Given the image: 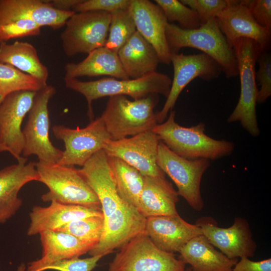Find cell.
<instances>
[{
    "label": "cell",
    "instance_id": "d4e9b609",
    "mask_svg": "<svg viewBox=\"0 0 271 271\" xmlns=\"http://www.w3.org/2000/svg\"><path fill=\"white\" fill-rule=\"evenodd\" d=\"M179 194L165 177L144 176L137 209L145 217L174 215Z\"/></svg>",
    "mask_w": 271,
    "mask_h": 271
},
{
    "label": "cell",
    "instance_id": "cb8c5ba5",
    "mask_svg": "<svg viewBox=\"0 0 271 271\" xmlns=\"http://www.w3.org/2000/svg\"><path fill=\"white\" fill-rule=\"evenodd\" d=\"M39 235L42 255L38 259L30 262L25 271H43L46 266L55 262L79 257L93 247L62 231L45 230Z\"/></svg>",
    "mask_w": 271,
    "mask_h": 271
},
{
    "label": "cell",
    "instance_id": "30bf717a",
    "mask_svg": "<svg viewBox=\"0 0 271 271\" xmlns=\"http://www.w3.org/2000/svg\"><path fill=\"white\" fill-rule=\"evenodd\" d=\"M110 20L111 14L105 12L75 13L67 21L60 36L65 55L73 56L80 53L89 54L104 47Z\"/></svg>",
    "mask_w": 271,
    "mask_h": 271
},
{
    "label": "cell",
    "instance_id": "d590c367",
    "mask_svg": "<svg viewBox=\"0 0 271 271\" xmlns=\"http://www.w3.org/2000/svg\"><path fill=\"white\" fill-rule=\"evenodd\" d=\"M41 27L31 20L20 19L0 25V43L10 39L39 35Z\"/></svg>",
    "mask_w": 271,
    "mask_h": 271
},
{
    "label": "cell",
    "instance_id": "4316f807",
    "mask_svg": "<svg viewBox=\"0 0 271 271\" xmlns=\"http://www.w3.org/2000/svg\"><path fill=\"white\" fill-rule=\"evenodd\" d=\"M117 55L125 72L131 79L156 72L160 62L155 48L138 31L118 50Z\"/></svg>",
    "mask_w": 271,
    "mask_h": 271
},
{
    "label": "cell",
    "instance_id": "b9f144b4",
    "mask_svg": "<svg viewBox=\"0 0 271 271\" xmlns=\"http://www.w3.org/2000/svg\"><path fill=\"white\" fill-rule=\"evenodd\" d=\"M82 0H53L50 1L52 6L61 11H72L73 8Z\"/></svg>",
    "mask_w": 271,
    "mask_h": 271
},
{
    "label": "cell",
    "instance_id": "83f0119b",
    "mask_svg": "<svg viewBox=\"0 0 271 271\" xmlns=\"http://www.w3.org/2000/svg\"><path fill=\"white\" fill-rule=\"evenodd\" d=\"M65 77L109 76L121 80L129 79L117 54L105 47L96 49L88 54L82 61L68 63L64 67Z\"/></svg>",
    "mask_w": 271,
    "mask_h": 271
},
{
    "label": "cell",
    "instance_id": "836d02e7",
    "mask_svg": "<svg viewBox=\"0 0 271 271\" xmlns=\"http://www.w3.org/2000/svg\"><path fill=\"white\" fill-rule=\"evenodd\" d=\"M163 11L168 23L177 22L180 28L194 30L200 27V20L195 11L178 0H155Z\"/></svg>",
    "mask_w": 271,
    "mask_h": 271
},
{
    "label": "cell",
    "instance_id": "277c9868",
    "mask_svg": "<svg viewBox=\"0 0 271 271\" xmlns=\"http://www.w3.org/2000/svg\"><path fill=\"white\" fill-rule=\"evenodd\" d=\"M159 94L129 100L125 95L109 97L100 116L111 140H118L152 130L158 124L154 108Z\"/></svg>",
    "mask_w": 271,
    "mask_h": 271
},
{
    "label": "cell",
    "instance_id": "7a4b0ae2",
    "mask_svg": "<svg viewBox=\"0 0 271 271\" xmlns=\"http://www.w3.org/2000/svg\"><path fill=\"white\" fill-rule=\"evenodd\" d=\"M166 36L171 54H178L182 48H195L215 60L227 78L238 75L233 49L220 30L216 18L210 20L198 29L190 30L169 23Z\"/></svg>",
    "mask_w": 271,
    "mask_h": 271
},
{
    "label": "cell",
    "instance_id": "ffe728a7",
    "mask_svg": "<svg viewBox=\"0 0 271 271\" xmlns=\"http://www.w3.org/2000/svg\"><path fill=\"white\" fill-rule=\"evenodd\" d=\"M75 12L55 9L50 1L40 0H1L0 25L20 19H27L53 29L65 25Z\"/></svg>",
    "mask_w": 271,
    "mask_h": 271
},
{
    "label": "cell",
    "instance_id": "2e32d148",
    "mask_svg": "<svg viewBox=\"0 0 271 271\" xmlns=\"http://www.w3.org/2000/svg\"><path fill=\"white\" fill-rule=\"evenodd\" d=\"M195 224L209 242L229 258L254 256L257 244L252 238L249 223L245 218L235 217L232 225L227 228L219 227L210 217H200Z\"/></svg>",
    "mask_w": 271,
    "mask_h": 271
},
{
    "label": "cell",
    "instance_id": "f1b7e54d",
    "mask_svg": "<svg viewBox=\"0 0 271 271\" xmlns=\"http://www.w3.org/2000/svg\"><path fill=\"white\" fill-rule=\"evenodd\" d=\"M0 63L10 65L37 79L43 86L47 85V67L40 61L36 49L27 42L0 43Z\"/></svg>",
    "mask_w": 271,
    "mask_h": 271
},
{
    "label": "cell",
    "instance_id": "1f68e13d",
    "mask_svg": "<svg viewBox=\"0 0 271 271\" xmlns=\"http://www.w3.org/2000/svg\"><path fill=\"white\" fill-rule=\"evenodd\" d=\"M43 86L32 76L0 63V104L9 94L21 90L37 91Z\"/></svg>",
    "mask_w": 271,
    "mask_h": 271
},
{
    "label": "cell",
    "instance_id": "ba28073f",
    "mask_svg": "<svg viewBox=\"0 0 271 271\" xmlns=\"http://www.w3.org/2000/svg\"><path fill=\"white\" fill-rule=\"evenodd\" d=\"M185 268L175 253L160 249L144 233L119 249L108 271H183Z\"/></svg>",
    "mask_w": 271,
    "mask_h": 271
},
{
    "label": "cell",
    "instance_id": "7c38bea8",
    "mask_svg": "<svg viewBox=\"0 0 271 271\" xmlns=\"http://www.w3.org/2000/svg\"><path fill=\"white\" fill-rule=\"evenodd\" d=\"M171 63L174 69L169 93L162 109L156 112L158 123L164 122L169 112L173 110L184 88L193 80L199 78L206 81L217 79L222 72L219 64L205 53L184 55L171 54Z\"/></svg>",
    "mask_w": 271,
    "mask_h": 271
},
{
    "label": "cell",
    "instance_id": "4fadbf2b",
    "mask_svg": "<svg viewBox=\"0 0 271 271\" xmlns=\"http://www.w3.org/2000/svg\"><path fill=\"white\" fill-rule=\"evenodd\" d=\"M36 92L32 90L12 92L0 104V152H9L18 162L28 161L27 158L21 156L25 145L22 124Z\"/></svg>",
    "mask_w": 271,
    "mask_h": 271
},
{
    "label": "cell",
    "instance_id": "7bdbcfd3",
    "mask_svg": "<svg viewBox=\"0 0 271 271\" xmlns=\"http://www.w3.org/2000/svg\"><path fill=\"white\" fill-rule=\"evenodd\" d=\"M183 271H191V268L190 266L185 268V269Z\"/></svg>",
    "mask_w": 271,
    "mask_h": 271
},
{
    "label": "cell",
    "instance_id": "484cf974",
    "mask_svg": "<svg viewBox=\"0 0 271 271\" xmlns=\"http://www.w3.org/2000/svg\"><path fill=\"white\" fill-rule=\"evenodd\" d=\"M179 253L178 258L189 264L191 271H231L238 261L216 249L203 235L191 239Z\"/></svg>",
    "mask_w": 271,
    "mask_h": 271
},
{
    "label": "cell",
    "instance_id": "3957f363",
    "mask_svg": "<svg viewBox=\"0 0 271 271\" xmlns=\"http://www.w3.org/2000/svg\"><path fill=\"white\" fill-rule=\"evenodd\" d=\"M64 80L67 88L85 97L88 115L91 121L94 117L92 103L94 100L115 95L129 96L133 100H138L154 94L167 97L172 84L170 77L157 71L137 79L121 80L107 77L82 81L77 78L64 77Z\"/></svg>",
    "mask_w": 271,
    "mask_h": 271
},
{
    "label": "cell",
    "instance_id": "8d00e7d4",
    "mask_svg": "<svg viewBox=\"0 0 271 271\" xmlns=\"http://www.w3.org/2000/svg\"><path fill=\"white\" fill-rule=\"evenodd\" d=\"M182 3L196 12L200 26L216 18L228 5V0H181Z\"/></svg>",
    "mask_w": 271,
    "mask_h": 271
},
{
    "label": "cell",
    "instance_id": "d6a6232c",
    "mask_svg": "<svg viewBox=\"0 0 271 271\" xmlns=\"http://www.w3.org/2000/svg\"><path fill=\"white\" fill-rule=\"evenodd\" d=\"M104 227V216H92L73 220L56 231L69 233L94 247L99 241Z\"/></svg>",
    "mask_w": 271,
    "mask_h": 271
},
{
    "label": "cell",
    "instance_id": "5b68a950",
    "mask_svg": "<svg viewBox=\"0 0 271 271\" xmlns=\"http://www.w3.org/2000/svg\"><path fill=\"white\" fill-rule=\"evenodd\" d=\"M40 182L49 191L42 195L44 202L84 206L101 210L100 201L91 187L74 166L36 162Z\"/></svg>",
    "mask_w": 271,
    "mask_h": 271
},
{
    "label": "cell",
    "instance_id": "f35d334b",
    "mask_svg": "<svg viewBox=\"0 0 271 271\" xmlns=\"http://www.w3.org/2000/svg\"><path fill=\"white\" fill-rule=\"evenodd\" d=\"M131 0H82L72 9L75 13L100 11L111 13L128 9Z\"/></svg>",
    "mask_w": 271,
    "mask_h": 271
},
{
    "label": "cell",
    "instance_id": "f546056e",
    "mask_svg": "<svg viewBox=\"0 0 271 271\" xmlns=\"http://www.w3.org/2000/svg\"><path fill=\"white\" fill-rule=\"evenodd\" d=\"M107 160L120 198L137 208L144 187V176L120 159L107 156Z\"/></svg>",
    "mask_w": 271,
    "mask_h": 271
},
{
    "label": "cell",
    "instance_id": "9c48e42d",
    "mask_svg": "<svg viewBox=\"0 0 271 271\" xmlns=\"http://www.w3.org/2000/svg\"><path fill=\"white\" fill-rule=\"evenodd\" d=\"M157 163L160 169L175 183L179 195L194 210H202L204 204L200 190L201 182L203 175L210 166V161L184 158L160 141Z\"/></svg>",
    "mask_w": 271,
    "mask_h": 271
},
{
    "label": "cell",
    "instance_id": "52a82bcc",
    "mask_svg": "<svg viewBox=\"0 0 271 271\" xmlns=\"http://www.w3.org/2000/svg\"><path fill=\"white\" fill-rule=\"evenodd\" d=\"M55 92L54 87L48 84L37 91L23 130L25 141L23 157L36 155L38 162L45 164H58L63 154L62 151L52 144L49 133L48 103Z\"/></svg>",
    "mask_w": 271,
    "mask_h": 271
},
{
    "label": "cell",
    "instance_id": "603a6c76",
    "mask_svg": "<svg viewBox=\"0 0 271 271\" xmlns=\"http://www.w3.org/2000/svg\"><path fill=\"white\" fill-rule=\"evenodd\" d=\"M92 216L104 215L101 210L56 201L46 207L34 206L30 212L27 234L31 236L45 230L56 231L73 220Z\"/></svg>",
    "mask_w": 271,
    "mask_h": 271
},
{
    "label": "cell",
    "instance_id": "e0dca14e",
    "mask_svg": "<svg viewBox=\"0 0 271 271\" xmlns=\"http://www.w3.org/2000/svg\"><path fill=\"white\" fill-rule=\"evenodd\" d=\"M216 20L231 47L234 41L245 38L254 41L262 50L268 51L270 48L271 32L256 23L247 6V0H228L227 7Z\"/></svg>",
    "mask_w": 271,
    "mask_h": 271
},
{
    "label": "cell",
    "instance_id": "74e56055",
    "mask_svg": "<svg viewBox=\"0 0 271 271\" xmlns=\"http://www.w3.org/2000/svg\"><path fill=\"white\" fill-rule=\"evenodd\" d=\"M102 255L90 256L85 258L74 257L55 262L46 266L43 271H92L97 265Z\"/></svg>",
    "mask_w": 271,
    "mask_h": 271
},
{
    "label": "cell",
    "instance_id": "9a60e30c",
    "mask_svg": "<svg viewBox=\"0 0 271 271\" xmlns=\"http://www.w3.org/2000/svg\"><path fill=\"white\" fill-rule=\"evenodd\" d=\"M160 140L152 130L118 140H109L103 150L108 156L121 159L144 176L165 177L157 165Z\"/></svg>",
    "mask_w": 271,
    "mask_h": 271
},
{
    "label": "cell",
    "instance_id": "ab89813d",
    "mask_svg": "<svg viewBox=\"0 0 271 271\" xmlns=\"http://www.w3.org/2000/svg\"><path fill=\"white\" fill-rule=\"evenodd\" d=\"M247 5L256 23L271 32V1L247 0Z\"/></svg>",
    "mask_w": 271,
    "mask_h": 271
},
{
    "label": "cell",
    "instance_id": "8992f818",
    "mask_svg": "<svg viewBox=\"0 0 271 271\" xmlns=\"http://www.w3.org/2000/svg\"><path fill=\"white\" fill-rule=\"evenodd\" d=\"M237 60L240 82V93L238 103L227 118L228 123L239 121L253 137L259 134L256 112L258 93L255 78L257 59L262 51L253 40L242 38L232 44Z\"/></svg>",
    "mask_w": 271,
    "mask_h": 271
},
{
    "label": "cell",
    "instance_id": "4dcf8cb0",
    "mask_svg": "<svg viewBox=\"0 0 271 271\" xmlns=\"http://www.w3.org/2000/svg\"><path fill=\"white\" fill-rule=\"evenodd\" d=\"M111 14L108 37L104 47L117 54L118 50L137 31L134 22L128 9Z\"/></svg>",
    "mask_w": 271,
    "mask_h": 271
},
{
    "label": "cell",
    "instance_id": "44dd1931",
    "mask_svg": "<svg viewBox=\"0 0 271 271\" xmlns=\"http://www.w3.org/2000/svg\"><path fill=\"white\" fill-rule=\"evenodd\" d=\"M39 179L35 163L32 162H18L0 170V224L7 222L21 207V189Z\"/></svg>",
    "mask_w": 271,
    "mask_h": 271
},
{
    "label": "cell",
    "instance_id": "ac0fdd59",
    "mask_svg": "<svg viewBox=\"0 0 271 271\" xmlns=\"http://www.w3.org/2000/svg\"><path fill=\"white\" fill-rule=\"evenodd\" d=\"M128 10L137 31L153 46L160 62L170 64L171 54L166 36L169 23L161 8L149 0H131Z\"/></svg>",
    "mask_w": 271,
    "mask_h": 271
},
{
    "label": "cell",
    "instance_id": "8fae6325",
    "mask_svg": "<svg viewBox=\"0 0 271 271\" xmlns=\"http://www.w3.org/2000/svg\"><path fill=\"white\" fill-rule=\"evenodd\" d=\"M52 131L55 138L64 143L65 150L58 164L63 166L82 167L94 154L103 150L111 140L100 116L82 128L55 125Z\"/></svg>",
    "mask_w": 271,
    "mask_h": 271
},
{
    "label": "cell",
    "instance_id": "5bb4252c",
    "mask_svg": "<svg viewBox=\"0 0 271 271\" xmlns=\"http://www.w3.org/2000/svg\"><path fill=\"white\" fill-rule=\"evenodd\" d=\"M147 218L133 206L121 202L117 209L104 218V227L98 242L88 252L103 257L119 249L136 236L146 233Z\"/></svg>",
    "mask_w": 271,
    "mask_h": 271
},
{
    "label": "cell",
    "instance_id": "6da1fadb",
    "mask_svg": "<svg viewBox=\"0 0 271 271\" xmlns=\"http://www.w3.org/2000/svg\"><path fill=\"white\" fill-rule=\"evenodd\" d=\"M176 112L170 111L168 119L156 125L152 131L171 151L189 160H216L230 155L234 144L226 140H217L204 132L205 125L200 122L195 126L185 127L176 122Z\"/></svg>",
    "mask_w": 271,
    "mask_h": 271
},
{
    "label": "cell",
    "instance_id": "d6986e66",
    "mask_svg": "<svg viewBox=\"0 0 271 271\" xmlns=\"http://www.w3.org/2000/svg\"><path fill=\"white\" fill-rule=\"evenodd\" d=\"M146 234L160 249L175 253L194 237L203 235L201 228L183 219L178 213L147 218Z\"/></svg>",
    "mask_w": 271,
    "mask_h": 271
},
{
    "label": "cell",
    "instance_id": "60d3db41",
    "mask_svg": "<svg viewBox=\"0 0 271 271\" xmlns=\"http://www.w3.org/2000/svg\"><path fill=\"white\" fill-rule=\"evenodd\" d=\"M231 271H271V258L253 261L248 257H241Z\"/></svg>",
    "mask_w": 271,
    "mask_h": 271
},
{
    "label": "cell",
    "instance_id": "e575fe53",
    "mask_svg": "<svg viewBox=\"0 0 271 271\" xmlns=\"http://www.w3.org/2000/svg\"><path fill=\"white\" fill-rule=\"evenodd\" d=\"M256 63L258 64V69L255 72V78L260 86L256 103L261 104L271 95V55L268 51L262 50Z\"/></svg>",
    "mask_w": 271,
    "mask_h": 271
},
{
    "label": "cell",
    "instance_id": "7402d4cb",
    "mask_svg": "<svg viewBox=\"0 0 271 271\" xmlns=\"http://www.w3.org/2000/svg\"><path fill=\"white\" fill-rule=\"evenodd\" d=\"M79 171L97 195L104 218L107 217L117 209L122 200L117 193L104 151L101 150L94 154Z\"/></svg>",
    "mask_w": 271,
    "mask_h": 271
}]
</instances>
